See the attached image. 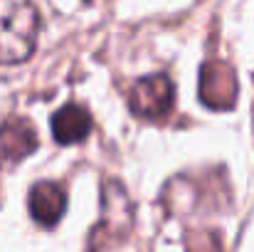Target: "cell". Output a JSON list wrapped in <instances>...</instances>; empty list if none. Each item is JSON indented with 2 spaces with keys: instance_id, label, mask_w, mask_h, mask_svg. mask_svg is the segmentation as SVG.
<instances>
[{
  "instance_id": "cell-1",
  "label": "cell",
  "mask_w": 254,
  "mask_h": 252,
  "mask_svg": "<svg viewBox=\"0 0 254 252\" xmlns=\"http://www.w3.org/2000/svg\"><path fill=\"white\" fill-rule=\"evenodd\" d=\"M40 15L32 0H0V65L22 62L32 55Z\"/></svg>"
},
{
  "instance_id": "cell-2",
  "label": "cell",
  "mask_w": 254,
  "mask_h": 252,
  "mask_svg": "<svg viewBox=\"0 0 254 252\" xmlns=\"http://www.w3.org/2000/svg\"><path fill=\"white\" fill-rule=\"evenodd\" d=\"M175 89L166 75H151L143 77L131 86L128 91V106L141 119H166L173 109Z\"/></svg>"
},
{
  "instance_id": "cell-3",
  "label": "cell",
  "mask_w": 254,
  "mask_h": 252,
  "mask_svg": "<svg viewBox=\"0 0 254 252\" xmlns=\"http://www.w3.org/2000/svg\"><path fill=\"white\" fill-rule=\"evenodd\" d=\"M27 208H30V215L37 225L52 228L60 223V218L67 210V195L57 183L42 180V183L32 185L30 198H27Z\"/></svg>"
},
{
  "instance_id": "cell-4",
  "label": "cell",
  "mask_w": 254,
  "mask_h": 252,
  "mask_svg": "<svg viewBox=\"0 0 254 252\" xmlns=\"http://www.w3.org/2000/svg\"><path fill=\"white\" fill-rule=\"evenodd\" d=\"M200 96L205 104L215 106V109H227L235 101L237 94V82H235V72L227 65L220 62H210L202 67L200 75Z\"/></svg>"
},
{
  "instance_id": "cell-5",
  "label": "cell",
  "mask_w": 254,
  "mask_h": 252,
  "mask_svg": "<svg viewBox=\"0 0 254 252\" xmlns=\"http://www.w3.org/2000/svg\"><path fill=\"white\" fill-rule=\"evenodd\" d=\"M37 149L35 129L27 121H7L0 126V168L15 166Z\"/></svg>"
},
{
  "instance_id": "cell-6",
  "label": "cell",
  "mask_w": 254,
  "mask_h": 252,
  "mask_svg": "<svg viewBox=\"0 0 254 252\" xmlns=\"http://www.w3.org/2000/svg\"><path fill=\"white\" fill-rule=\"evenodd\" d=\"M91 131V116L84 106L67 104L52 116V134L60 144H79Z\"/></svg>"
}]
</instances>
